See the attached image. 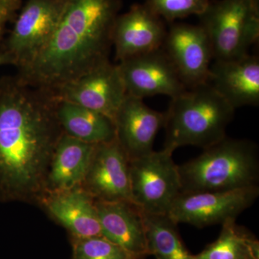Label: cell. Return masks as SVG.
Listing matches in <instances>:
<instances>
[{
	"mask_svg": "<svg viewBox=\"0 0 259 259\" xmlns=\"http://www.w3.org/2000/svg\"><path fill=\"white\" fill-rule=\"evenodd\" d=\"M56 101L16 78L0 84V202L38 203L63 134Z\"/></svg>",
	"mask_w": 259,
	"mask_h": 259,
	"instance_id": "1",
	"label": "cell"
},
{
	"mask_svg": "<svg viewBox=\"0 0 259 259\" xmlns=\"http://www.w3.org/2000/svg\"><path fill=\"white\" fill-rule=\"evenodd\" d=\"M119 0H64L50 40L18 79L50 93L110 62Z\"/></svg>",
	"mask_w": 259,
	"mask_h": 259,
	"instance_id": "2",
	"label": "cell"
},
{
	"mask_svg": "<svg viewBox=\"0 0 259 259\" xmlns=\"http://www.w3.org/2000/svg\"><path fill=\"white\" fill-rule=\"evenodd\" d=\"M256 144L228 136L179 165L181 193L223 192L258 186Z\"/></svg>",
	"mask_w": 259,
	"mask_h": 259,
	"instance_id": "3",
	"label": "cell"
},
{
	"mask_svg": "<svg viewBox=\"0 0 259 259\" xmlns=\"http://www.w3.org/2000/svg\"><path fill=\"white\" fill-rule=\"evenodd\" d=\"M234 114L235 109L208 83L188 89L172 98L164 112L163 148L174 153L182 146H212L226 137Z\"/></svg>",
	"mask_w": 259,
	"mask_h": 259,
	"instance_id": "4",
	"label": "cell"
},
{
	"mask_svg": "<svg viewBox=\"0 0 259 259\" xmlns=\"http://www.w3.org/2000/svg\"><path fill=\"white\" fill-rule=\"evenodd\" d=\"M199 17L214 60L240 59L258 41L259 0H210Z\"/></svg>",
	"mask_w": 259,
	"mask_h": 259,
	"instance_id": "5",
	"label": "cell"
},
{
	"mask_svg": "<svg viewBox=\"0 0 259 259\" xmlns=\"http://www.w3.org/2000/svg\"><path fill=\"white\" fill-rule=\"evenodd\" d=\"M163 149L129 160L131 202L143 212L168 214L181 194L178 165Z\"/></svg>",
	"mask_w": 259,
	"mask_h": 259,
	"instance_id": "6",
	"label": "cell"
},
{
	"mask_svg": "<svg viewBox=\"0 0 259 259\" xmlns=\"http://www.w3.org/2000/svg\"><path fill=\"white\" fill-rule=\"evenodd\" d=\"M258 196V186L223 192L181 193L167 214L177 224L187 223L197 228L222 225L236 220Z\"/></svg>",
	"mask_w": 259,
	"mask_h": 259,
	"instance_id": "7",
	"label": "cell"
},
{
	"mask_svg": "<svg viewBox=\"0 0 259 259\" xmlns=\"http://www.w3.org/2000/svg\"><path fill=\"white\" fill-rule=\"evenodd\" d=\"M48 94L55 101L76 104L113 121L127 95L118 66L110 61Z\"/></svg>",
	"mask_w": 259,
	"mask_h": 259,
	"instance_id": "8",
	"label": "cell"
},
{
	"mask_svg": "<svg viewBox=\"0 0 259 259\" xmlns=\"http://www.w3.org/2000/svg\"><path fill=\"white\" fill-rule=\"evenodd\" d=\"M64 0H28L15 21L4 51L19 69L34 60L50 40L59 23Z\"/></svg>",
	"mask_w": 259,
	"mask_h": 259,
	"instance_id": "9",
	"label": "cell"
},
{
	"mask_svg": "<svg viewBox=\"0 0 259 259\" xmlns=\"http://www.w3.org/2000/svg\"><path fill=\"white\" fill-rule=\"evenodd\" d=\"M127 95L144 100L156 95L179 96L187 91L176 68L163 49L117 64Z\"/></svg>",
	"mask_w": 259,
	"mask_h": 259,
	"instance_id": "10",
	"label": "cell"
},
{
	"mask_svg": "<svg viewBox=\"0 0 259 259\" xmlns=\"http://www.w3.org/2000/svg\"><path fill=\"white\" fill-rule=\"evenodd\" d=\"M161 48L187 89L207 82L214 55L210 40L200 25L173 24Z\"/></svg>",
	"mask_w": 259,
	"mask_h": 259,
	"instance_id": "11",
	"label": "cell"
},
{
	"mask_svg": "<svg viewBox=\"0 0 259 259\" xmlns=\"http://www.w3.org/2000/svg\"><path fill=\"white\" fill-rule=\"evenodd\" d=\"M80 187L95 200L131 202L129 159L117 139L95 145Z\"/></svg>",
	"mask_w": 259,
	"mask_h": 259,
	"instance_id": "12",
	"label": "cell"
},
{
	"mask_svg": "<svg viewBox=\"0 0 259 259\" xmlns=\"http://www.w3.org/2000/svg\"><path fill=\"white\" fill-rule=\"evenodd\" d=\"M166 33L163 19L147 5H134L115 21L112 46L116 60L120 62L161 49Z\"/></svg>",
	"mask_w": 259,
	"mask_h": 259,
	"instance_id": "13",
	"label": "cell"
},
{
	"mask_svg": "<svg viewBox=\"0 0 259 259\" xmlns=\"http://www.w3.org/2000/svg\"><path fill=\"white\" fill-rule=\"evenodd\" d=\"M164 113L153 110L144 100L126 95L114 120L116 139L129 160L153 151L158 131L164 125Z\"/></svg>",
	"mask_w": 259,
	"mask_h": 259,
	"instance_id": "14",
	"label": "cell"
},
{
	"mask_svg": "<svg viewBox=\"0 0 259 259\" xmlns=\"http://www.w3.org/2000/svg\"><path fill=\"white\" fill-rule=\"evenodd\" d=\"M236 110L259 104V59L248 55L233 60H214L207 82Z\"/></svg>",
	"mask_w": 259,
	"mask_h": 259,
	"instance_id": "15",
	"label": "cell"
},
{
	"mask_svg": "<svg viewBox=\"0 0 259 259\" xmlns=\"http://www.w3.org/2000/svg\"><path fill=\"white\" fill-rule=\"evenodd\" d=\"M71 237L102 236L95 199L81 187L45 192L38 203Z\"/></svg>",
	"mask_w": 259,
	"mask_h": 259,
	"instance_id": "16",
	"label": "cell"
},
{
	"mask_svg": "<svg viewBox=\"0 0 259 259\" xmlns=\"http://www.w3.org/2000/svg\"><path fill=\"white\" fill-rule=\"evenodd\" d=\"M102 236L131 254L148 255L142 212L130 201L95 200Z\"/></svg>",
	"mask_w": 259,
	"mask_h": 259,
	"instance_id": "17",
	"label": "cell"
},
{
	"mask_svg": "<svg viewBox=\"0 0 259 259\" xmlns=\"http://www.w3.org/2000/svg\"><path fill=\"white\" fill-rule=\"evenodd\" d=\"M95 145L63 133L56 144L48 172L45 192L80 187L90 166Z\"/></svg>",
	"mask_w": 259,
	"mask_h": 259,
	"instance_id": "18",
	"label": "cell"
},
{
	"mask_svg": "<svg viewBox=\"0 0 259 259\" xmlns=\"http://www.w3.org/2000/svg\"><path fill=\"white\" fill-rule=\"evenodd\" d=\"M56 113L64 134L83 142L99 144L116 139L115 122L100 112L65 101H56Z\"/></svg>",
	"mask_w": 259,
	"mask_h": 259,
	"instance_id": "19",
	"label": "cell"
},
{
	"mask_svg": "<svg viewBox=\"0 0 259 259\" xmlns=\"http://www.w3.org/2000/svg\"><path fill=\"white\" fill-rule=\"evenodd\" d=\"M141 212L148 255L156 259H194L181 238L177 223L168 214Z\"/></svg>",
	"mask_w": 259,
	"mask_h": 259,
	"instance_id": "20",
	"label": "cell"
},
{
	"mask_svg": "<svg viewBox=\"0 0 259 259\" xmlns=\"http://www.w3.org/2000/svg\"><path fill=\"white\" fill-rule=\"evenodd\" d=\"M194 258L259 259V242L246 228L238 226L236 220H231L222 224L218 239L194 255Z\"/></svg>",
	"mask_w": 259,
	"mask_h": 259,
	"instance_id": "21",
	"label": "cell"
},
{
	"mask_svg": "<svg viewBox=\"0 0 259 259\" xmlns=\"http://www.w3.org/2000/svg\"><path fill=\"white\" fill-rule=\"evenodd\" d=\"M71 259H139L102 236L71 237ZM144 258V257H143Z\"/></svg>",
	"mask_w": 259,
	"mask_h": 259,
	"instance_id": "22",
	"label": "cell"
},
{
	"mask_svg": "<svg viewBox=\"0 0 259 259\" xmlns=\"http://www.w3.org/2000/svg\"><path fill=\"white\" fill-rule=\"evenodd\" d=\"M210 0H146L151 11L163 20L175 21L190 15L199 16L205 11Z\"/></svg>",
	"mask_w": 259,
	"mask_h": 259,
	"instance_id": "23",
	"label": "cell"
},
{
	"mask_svg": "<svg viewBox=\"0 0 259 259\" xmlns=\"http://www.w3.org/2000/svg\"><path fill=\"white\" fill-rule=\"evenodd\" d=\"M23 0H0V36L5 25L13 20Z\"/></svg>",
	"mask_w": 259,
	"mask_h": 259,
	"instance_id": "24",
	"label": "cell"
},
{
	"mask_svg": "<svg viewBox=\"0 0 259 259\" xmlns=\"http://www.w3.org/2000/svg\"><path fill=\"white\" fill-rule=\"evenodd\" d=\"M4 65H15L14 59L5 51H0V66Z\"/></svg>",
	"mask_w": 259,
	"mask_h": 259,
	"instance_id": "25",
	"label": "cell"
},
{
	"mask_svg": "<svg viewBox=\"0 0 259 259\" xmlns=\"http://www.w3.org/2000/svg\"><path fill=\"white\" fill-rule=\"evenodd\" d=\"M139 259H145V257H144V258H139Z\"/></svg>",
	"mask_w": 259,
	"mask_h": 259,
	"instance_id": "26",
	"label": "cell"
}]
</instances>
